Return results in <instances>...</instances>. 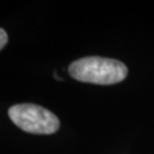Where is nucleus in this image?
Here are the masks:
<instances>
[{
	"mask_svg": "<svg viewBox=\"0 0 154 154\" xmlns=\"http://www.w3.org/2000/svg\"><path fill=\"white\" fill-rule=\"evenodd\" d=\"M69 73L81 82L114 85L126 79L128 69L118 60L89 56L73 62L69 67Z\"/></svg>",
	"mask_w": 154,
	"mask_h": 154,
	"instance_id": "nucleus-1",
	"label": "nucleus"
},
{
	"mask_svg": "<svg viewBox=\"0 0 154 154\" xmlns=\"http://www.w3.org/2000/svg\"><path fill=\"white\" fill-rule=\"evenodd\" d=\"M8 116L15 126L29 134L50 135L58 130V118L37 104L13 105L8 110Z\"/></svg>",
	"mask_w": 154,
	"mask_h": 154,
	"instance_id": "nucleus-2",
	"label": "nucleus"
},
{
	"mask_svg": "<svg viewBox=\"0 0 154 154\" xmlns=\"http://www.w3.org/2000/svg\"><path fill=\"white\" fill-rule=\"evenodd\" d=\"M7 41H8V34L4 29H0V50L7 45Z\"/></svg>",
	"mask_w": 154,
	"mask_h": 154,
	"instance_id": "nucleus-3",
	"label": "nucleus"
}]
</instances>
